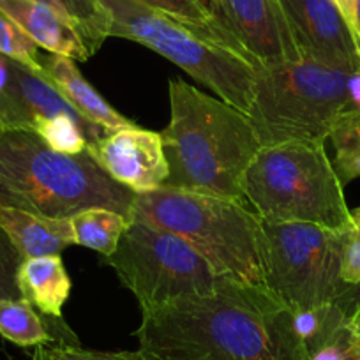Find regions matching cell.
<instances>
[{
  "label": "cell",
  "mask_w": 360,
  "mask_h": 360,
  "mask_svg": "<svg viewBox=\"0 0 360 360\" xmlns=\"http://www.w3.org/2000/svg\"><path fill=\"white\" fill-rule=\"evenodd\" d=\"M332 2L338 6V9L341 11V15L345 16V20L348 22L353 36H355V2L356 0H332Z\"/></svg>",
  "instance_id": "30"
},
{
  "label": "cell",
  "mask_w": 360,
  "mask_h": 360,
  "mask_svg": "<svg viewBox=\"0 0 360 360\" xmlns=\"http://www.w3.org/2000/svg\"><path fill=\"white\" fill-rule=\"evenodd\" d=\"M302 60L360 71V46L332 0H278Z\"/></svg>",
  "instance_id": "10"
},
{
  "label": "cell",
  "mask_w": 360,
  "mask_h": 360,
  "mask_svg": "<svg viewBox=\"0 0 360 360\" xmlns=\"http://www.w3.org/2000/svg\"><path fill=\"white\" fill-rule=\"evenodd\" d=\"M348 341L349 328L348 321H346V327L338 332L330 341L314 349L309 355V360H348Z\"/></svg>",
  "instance_id": "28"
},
{
  "label": "cell",
  "mask_w": 360,
  "mask_h": 360,
  "mask_svg": "<svg viewBox=\"0 0 360 360\" xmlns=\"http://www.w3.org/2000/svg\"><path fill=\"white\" fill-rule=\"evenodd\" d=\"M136 193L119 184L86 150L62 154L34 131H0V203L50 219L105 207L133 219Z\"/></svg>",
  "instance_id": "3"
},
{
  "label": "cell",
  "mask_w": 360,
  "mask_h": 360,
  "mask_svg": "<svg viewBox=\"0 0 360 360\" xmlns=\"http://www.w3.org/2000/svg\"><path fill=\"white\" fill-rule=\"evenodd\" d=\"M242 193L265 219L339 231L352 228V210L325 143L286 141L262 147L245 172Z\"/></svg>",
  "instance_id": "5"
},
{
  "label": "cell",
  "mask_w": 360,
  "mask_h": 360,
  "mask_svg": "<svg viewBox=\"0 0 360 360\" xmlns=\"http://www.w3.org/2000/svg\"><path fill=\"white\" fill-rule=\"evenodd\" d=\"M32 360H147L140 352H96L72 345H41Z\"/></svg>",
  "instance_id": "25"
},
{
  "label": "cell",
  "mask_w": 360,
  "mask_h": 360,
  "mask_svg": "<svg viewBox=\"0 0 360 360\" xmlns=\"http://www.w3.org/2000/svg\"><path fill=\"white\" fill-rule=\"evenodd\" d=\"M32 131L48 147L62 154H79L86 150V143L90 141L86 127L68 115L41 120Z\"/></svg>",
  "instance_id": "23"
},
{
  "label": "cell",
  "mask_w": 360,
  "mask_h": 360,
  "mask_svg": "<svg viewBox=\"0 0 360 360\" xmlns=\"http://www.w3.org/2000/svg\"><path fill=\"white\" fill-rule=\"evenodd\" d=\"M266 290L290 311L339 302L346 231L259 217Z\"/></svg>",
  "instance_id": "8"
},
{
  "label": "cell",
  "mask_w": 360,
  "mask_h": 360,
  "mask_svg": "<svg viewBox=\"0 0 360 360\" xmlns=\"http://www.w3.org/2000/svg\"><path fill=\"white\" fill-rule=\"evenodd\" d=\"M355 37L360 46V0L355 2Z\"/></svg>",
  "instance_id": "34"
},
{
  "label": "cell",
  "mask_w": 360,
  "mask_h": 360,
  "mask_svg": "<svg viewBox=\"0 0 360 360\" xmlns=\"http://www.w3.org/2000/svg\"><path fill=\"white\" fill-rule=\"evenodd\" d=\"M349 75L314 60L256 69L248 117L262 147L286 141L325 143L335 126L352 115Z\"/></svg>",
  "instance_id": "6"
},
{
  "label": "cell",
  "mask_w": 360,
  "mask_h": 360,
  "mask_svg": "<svg viewBox=\"0 0 360 360\" xmlns=\"http://www.w3.org/2000/svg\"><path fill=\"white\" fill-rule=\"evenodd\" d=\"M86 152L115 182L136 195L166 186L169 168L161 133L126 127L86 143Z\"/></svg>",
  "instance_id": "12"
},
{
  "label": "cell",
  "mask_w": 360,
  "mask_h": 360,
  "mask_svg": "<svg viewBox=\"0 0 360 360\" xmlns=\"http://www.w3.org/2000/svg\"><path fill=\"white\" fill-rule=\"evenodd\" d=\"M0 228L11 238L23 258L60 255L62 249L75 244L69 219H50L2 203H0Z\"/></svg>",
  "instance_id": "16"
},
{
  "label": "cell",
  "mask_w": 360,
  "mask_h": 360,
  "mask_svg": "<svg viewBox=\"0 0 360 360\" xmlns=\"http://www.w3.org/2000/svg\"><path fill=\"white\" fill-rule=\"evenodd\" d=\"M133 219L184 238L219 278L269 292L262 223L258 214L245 209L242 202L162 186L136 195Z\"/></svg>",
  "instance_id": "4"
},
{
  "label": "cell",
  "mask_w": 360,
  "mask_h": 360,
  "mask_svg": "<svg viewBox=\"0 0 360 360\" xmlns=\"http://www.w3.org/2000/svg\"><path fill=\"white\" fill-rule=\"evenodd\" d=\"M43 65L48 79L53 83L55 89L89 122L103 127L106 133H115V131L136 126L133 120L120 115L113 106H110L101 98L98 90L83 78L72 58L51 53L50 57L44 58Z\"/></svg>",
  "instance_id": "15"
},
{
  "label": "cell",
  "mask_w": 360,
  "mask_h": 360,
  "mask_svg": "<svg viewBox=\"0 0 360 360\" xmlns=\"http://www.w3.org/2000/svg\"><path fill=\"white\" fill-rule=\"evenodd\" d=\"M210 11L256 69L302 60L278 0H210Z\"/></svg>",
  "instance_id": "11"
},
{
  "label": "cell",
  "mask_w": 360,
  "mask_h": 360,
  "mask_svg": "<svg viewBox=\"0 0 360 360\" xmlns=\"http://www.w3.org/2000/svg\"><path fill=\"white\" fill-rule=\"evenodd\" d=\"M106 259L141 311L212 295L226 283L184 238L140 219L131 221Z\"/></svg>",
  "instance_id": "9"
},
{
  "label": "cell",
  "mask_w": 360,
  "mask_h": 360,
  "mask_svg": "<svg viewBox=\"0 0 360 360\" xmlns=\"http://www.w3.org/2000/svg\"><path fill=\"white\" fill-rule=\"evenodd\" d=\"M0 13L50 53L82 62L96 55L82 29L43 0H0Z\"/></svg>",
  "instance_id": "14"
},
{
  "label": "cell",
  "mask_w": 360,
  "mask_h": 360,
  "mask_svg": "<svg viewBox=\"0 0 360 360\" xmlns=\"http://www.w3.org/2000/svg\"><path fill=\"white\" fill-rule=\"evenodd\" d=\"M348 328L356 335V338H360V300L353 306V309L349 311Z\"/></svg>",
  "instance_id": "31"
},
{
  "label": "cell",
  "mask_w": 360,
  "mask_h": 360,
  "mask_svg": "<svg viewBox=\"0 0 360 360\" xmlns=\"http://www.w3.org/2000/svg\"><path fill=\"white\" fill-rule=\"evenodd\" d=\"M348 99L352 115L360 117V71H355L348 78Z\"/></svg>",
  "instance_id": "29"
},
{
  "label": "cell",
  "mask_w": 360,
  "mask_h": 360,
  "mask_svg": "<svg viewBox=\"0 0 360 360\" xmlns=\"http://www.w3.org/2000/svg\"><path fill=\"white\" fill-rule=\"evenodd\" d=\"M99 2L108 13L110 37H122L150 48L248 115L256 83V68L251 62L136 0Z\"/></svg>",
  "instance_id": "7"
},
{
  "label": "cell",
  "mask_w": 360,
  "mask_h": 360,
  "mask_svg": "<svg viewBox=\"0 0 360 360\" xmlns=\"http://www.w3.org/2000/svg\"><path fill=\"white\" fill-rule=\"evenodd\" d=\"M168 94L166 186L242 202V180L262 148L251 119L182 78L169 79Z\"/></svg>",
  "instance_id": "2"
},
{
  "label": "cell",
  "mask_w": 360,
  "mask_h": 360,
  "mask_svg": "<svg viewBox=\"0 0 360 360\" xmlns=\"http://www.w3.org/2000/svg\"><path fill=\"white\" fill-rule=\"evenodd\" d=\"M53 6L82 29L83 36L96 51L110 37V18L99 0H43Z\"/></svg>",
  "instance_id": "21"
},
{
  "label": "cell",
  "mask_w": 360,
  "mask_h": 360,
  "mask_svg": "<svg viewBox=\"0 0 360 360\" xmlns=\"http://www.w3.org/2000/svg\"><path fill=\"white\" fill-rule=\"evenodd\" d=\"M348 360H360V338H356L352 330L348 341Z\"/></svg>",
  "instance_id": "33"
},
{
  "label": "cell",
  "mask_w": 360,
  "mask_h": 360,
  "mask_svg": "<svg viewBox=\"0 0 360 360\" xmlns=\"http://www.w3.org/2000/svg\"><path fill=\"white\" fill-rule=\"evenodd\" d=\"M0 53L32 69L37 75L46 76L43 62L39 60L37 53V44L2 13H0Z\"/></svg>",
  "instance_id": "24"
},
{
  "label": "cell",
  "mask_w": 360,
  "mask_h": 360,
  "mask_svg": "<svg viewBox=\"0 0 360 360\" xmlns=\"http://www.w3.org/2000/svg\"><path fill=\"white\" fill-rule=\"evenodd\" d=\"M352 228L346 231L341 278L348 286H360V209L352 212Z\"/></svg>",
  "instance_id": "27"
},
{
  "label": "cell",
  "mask_w": 360,
  "mask_h": 360,
  "mask_svg": "<svg viewBox=\"0 0 360 360\" xmlns=\"http://www.w3.org/2000/svg\"><path fill=\"white\" fill-rule=\"evenodd\" d=\"M330 140L335 150L334 168L342 184L360 176V117H345L332 131Z\"/></svg>",
  "instance_id": "22"
},
{
  "label": "cell",
  "mask_w": 360,
  "mask_h": 360,
  "mask_svg": "<svg viewBox=\"0 0 360 360\" xmlns=\"http://www.w3.org/2000/svg\"><path fill=\"white\" fill-rule=\"evenodd\" d=\"M205 2H207V4H209V8H210V0H205Z\"/></svg>",
  "instance_id": "35"
},
{
  "label": "cell",
  "mask_w": 360,
  "mask_h": 360,
  "mask_svg": "<svg viewBox=\"0 0 360 360\" xmlns=\"http://www.w3.org/2000/svg\"><path fill=\"white\" fill-rule=\"evenodd\" d=\"M75 244L110 256L133 219L105 207H90L69 217Z\"/></svg>",
  "instance_id": "19"
},
{
  "label": "cell",
  "mask_w": 360,
  "mask_h": 360,
  "mask_svg": "<svg viewBox=\"0 0 360 360\" xmlns=\"http://www.w3.org/2000/svg\"><path fill=\"white\" fill-rule=\"evenodd\" d=\"M136 2L150 9H155V11L176 20V22L184 23L186 27L193 29L210 43L217 44L224 50L233 51V53L240 55L245 60L251 62L248 55L244 53V50L238 46L237 41L217 22L205 0H136Z\"/></svg>",
  "instance_id": "18"
},
{
  "label": "cell",
  "mask_w": 360,
  "mask_h": 360,
  "mask_svg": "<svg viewBox=\"0 0 360 360\" xmlns=\"http://www.w3.org/2000/svg\"><path fill=\"white\" fill-rule=\"evenodd\" d=\"M0 335L18 346L53 342V335L25 299L0 300Z\"/></svg>",
  "instance_id": "20"
},
{
  "label": "cell",
  "mask_w": 360,
  "mask_h": 360,
  "mask_svg": "<svg viewBox=\"0 0 360 360\" xmlns=\"http://www.w3.org/2000/svg\"><path fill=\"white\" fill-rule=\"evenodd\" d=\"M23 262V256L0 228V300L22 299L18 288V269Z\"/></svg>",
  "instance_id": "26"
},
{
  "label": "cell",
  "mask_w": 360,
  "mask_h": 360,
  "mask_svg": "<svg viewBox=\"0 0 360 360\" xmlns=\"http://www.w3.org/2000/svg\"><path fill=\"white\" fill-rule=\"evenodd\" d=\"M136 338L147 360H309L292 311L231 281L212 295L141 311Z\"/></svg>",
  "instance_id": "1"
},
{
  "label": "cell",
  "mask_w": 360,
  "mask_h": 360,
  "mask_svg": "<svg viewBox=\"0 0 360 360\" xmlns=\"http://www.w3.org/2000/svg\"><path fill=\"white\" fill-rule=\"evenodd\" d=\"M9 82V57L0 53V94Z\"/></svg>",
  "instance_id": "32"
},
{
  "label": "cell",
  "mask_w": 360,
  "mask_h": 360,
  "mask_svg": "<svg viewBox=\"0 0 360 360\" xmlns=\"http://www.w3.org/2000/svg\"><path fill=\"white\" fill-rule=\"evenodd\" d=\"M58 115L72 117L82 122L89 131L90 141L108 134L103 127L94 126L79 115L55 89L48 76L37 75L32 69L9 58V82L0 94V131H32L41 120L55 119Z\"/></svg>",
  "instance_id": "13"
},
{
  "label": "cell",
  "mask_w": 360,
  "mask_h": 360,
  "mask_svg": "<svg viewBox=\"0 0 360 360\" xmlns=\"http://www.w3.org/2000/svg\"><path fill=\"white\" fill-rule=\"evenodd\" d=\"M18 288L22 299L41 313L62 318V307L71 295V279L58 255L23 258L18 269Z\"/></svg>",
  "instance_id": "17"
}]
</instances>
